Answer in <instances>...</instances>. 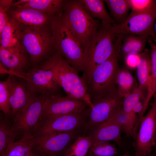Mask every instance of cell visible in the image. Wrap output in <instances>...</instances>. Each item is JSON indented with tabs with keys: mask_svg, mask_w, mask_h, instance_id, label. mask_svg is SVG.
<instances>
[{
	"mask_svg": "<svg viewBox=\"0 0 156 156\" xmlns=\"http://www.w3.org/2000/svg\"><path fill=\"white\" fill-rule=\"evenodd\" d=\"M113 24L102 23L84 53L81 77L86 88L96 68L109 58L121 44V41L113 31Z\"/></svg>",
	"mask_w": 156,
	"mask_h": 156,
	"instance_id": "obj_1",
	"label": "cell"
},
{
	"mask_svg": "<svg viewBox=\"0 0 156 156\" xmlns=\"http://www.w3.org/2000/svg\"><path fill=\"white\" fill-rule=\"evenodd\" d=\"M52 70L54 78L67 96L83 101L90 109L94 105L81 77L69 62L55 51L44 63Z\"/></svg>",
	"mask_w": 156,
	"mask_h": 156,
	"instance_id": "obj_2",
	"label": "cell"
},
{
	"mask_svg": "<svg viewBox=\"0 0 156 156\" xmlns=\"http://www.w3.org/2000/svg\"><path fill=\"white\" fill-rule=\"evenodd\" d=\"M53 46L78 72L82 71L84 53L83 49L63 20L60 12L53 17L50 25Z\"/></svg>",
	"mask_w": 156,
	"mask_h": 156,
	"instance_id": "obj_3",
	"label": "cell"
},
{
	"mask_svg": "<svg viewBox=\"0 0 156 156\" xmlns=\"http://www.w3.org/2000/svg\"><path fill=\"white\" fill-rule=\"evenodd\" d=\"M62 18L80 44L84 53L99 26L98 21L89 16L78 0L65 1Z\"/></svg>",
	"mask_w": 156,
	"mask_h": 156,
	"instance_id": "obj_4",
	"label": "cell"
},
{
	"mask_svg": "<svg viewBox=\"0 0 156 156\" xmlns=\"http://www.w3.org/2000/svg\"><path fill=\"white\" fill-rule=\"evenodd\" d=\"M18 25L21 43L33 63H38L55 51L50 26L34 27Z\"/></svg>",
	"mask_w": 156,
	"mask_h": 156,
	"instance_id": "obj_5",
	"label": "cell"
},
{
	"mask_svg": "<svg viewBox=\"0 0 156 156\" xmlns=\"http://www.w3.org/2000/svg\"><path fill=\"white\" fill-rule=\"evenodd\" d=\"M120 47L94 70L87 87V92L92 102L117 86V77L120 69L118 60Z\"/></svg>",
	"mask_w": 156,
	"mask_h": 156,
	"instance_id": "obj_6",
	"label": "cell"
},
{
	"mask_svg": "<svg viewBox=\"0 0 156 156\" xmlns=\"http://www.w3.org/2000/svg\"><path fill=\"white\" fill-rule=\"evenodd\" d=\"M156 19V8L143 12H131L121 23L113 24V29L115 34L122 37L133 34L145 37L148 42L152 41L156 37L153 29Z\"/></svg>",
	"mask_w": 156,
	"mask_h": 156,
	"instance_id": "obj_7",
	"label": "cell"
},
{
	"mask_svg": "<svg viewBox=\"0 0 156 156\" xmlns=\"http://www.w3.org/2000/svg\"><path fill=\"white\" fill-rule=\"evenodd\" d=\"M47 94L36 96L13 117V125L19 133L34 135L42 121L43 105Z\"/></svg>",
	"mask_w": 156,
	"mask_h": 156,
	"instance_id": "obj_8",
	"label": "cell"
},
{
	"mask_svg": "<svg viewBox=\"0 0 156 156\" xmlns=\"http://www.w3.org/2000/svg\"><path fill=\"white\" fill-rule=\"evenodd\" d=\"M139 123L138 131L132 143L135 156H147L150 155L156 141V107L153 103Z\"/></svg>",
	"mask_w": 156,
	"mask_h": 156,
	"instance_id": "obj_9",
	"label": "cell"
},
{
	"mask_svg": "<svg viewBox=\"0 0 156 156\" xmlns=\"http://www.w3.org/2000/svg\"><path fill=\"white\" fill-rule=\"evenodd\" d=\"M124 98L119 93L117 86L92 101L93 107L89 112L91 123L100 125L111 118L122 107Z\"/></svg>",
	"mask_w": 156,
	"mask_h": 156,
	"instance_id": "obj_10",
	"label": "cell"
},
{
	"mask_svg": "<svg viewBox=\"0 0 156 156\" xmlns=\"http://www.w3.org/2000/svg\"><path fill=\"white\" fill-rule=\"evenodd\" d=\"M87 106L83 101L69 96L47 94L43 105L42 120L56 116L84 112Z\"/></svg>",
	"mask_w": 156,
	"mask_h": 156,
	"instance_id": "obj_11",
	"label": "cell"
},
{
	"mask_svg": "<svg viewBox=\"0 0 156 156\" xmlns=\"http://www.w3.org/2000/svg\"><path fill=\"white\" fill-rule=\"evenodd\" d=\"M25 80L32 93L55 94L61 87L54 78L52 69L44 64L41 68H34L26 73Z\"/></svg>",
	"mask_w": 156,
	"mask_h": 156,
	"instance_id": "obj_12",
	"label": "cell"
},
{
	"mask_svg": "<svg viewBox=\"0 0 156 156\" xmlns=\"http://www.w3.org/2000/svg\"><path fill=\"white\" fill-rule=\"evenodd\" d=\"M84 112L67 114L44 119L35 131L34 136L72 131L81 125Z\"/></svg>",
	"mask_w": 156,
	"mask_h": 156,
	"instance_id": "obj_13",
	"label": "cell"
},
{
	"mask_svg": "<svg viewBox=\"0 0 156 156\" xmlns=\"http://www.w3.org/2000/svg\"><path fill=\"white\" fill-rule=\"evenodd\" d=\"M72 131L53 132L34 137V148L41 156H54L68 144L73 135Z\"/></svg>",
	"mask_w": 156,
	"mask_h": 156,
	"instance_id": "obj_14",
	"label": "cell"
},
{
	"mask_svg": "<svg viewBox=\"0 0 156 156\" xmlns=\"http://www.w3.org/2000/svg\"><path fill=\"white\" fill-rule=\"evenodd\" d=\"M7 81L11 108V116H14L25 107L35 97L14 76L10 75Z\"/></svg>",
	"mask_w": 156,
	"mask_h": 156,
	"instance_id": "obj_15",
	"label": "cell"
},
{
	"mask_svg": "<svg viewBox=\"0 0 156 156\" xmlns=\"http://www.w3.org/2000/svg\"><path fill=\"white\" fill-rule=\"evenodd\" d=\"M9 12L10 19L18 25L34 27L45 26L54 16L28 8H16Z\"/></svg>",
	"mask_w": 156,
	"mask_h": 156,
	"instance_id": "obj_16",
	"label": "cell"
},
{
	"mask_svg": "<svg viewBox=\"0 0 156 156\" xmlns=\"http://www.w3.org/2000/svg\"><path fill=\"white\" fill-rule=\"evenodd\" d=\"M0 46L10 51L26 55L20 41L19 26L10 18L0 33Z\"/></svg>",
	"mask_w": 156,
	"mask_h": 156,
	"instance_id": "obj_17",
	"label": "cell"
},
{
	"mask_svg": "<svg viewBox=\"0 0 156 156\" xmlns=\"http://www.w3.org/2000/svg\"><path fill=\"white\" fill-rule=\"evenodd\" d=\"M64 1L61 0H21L14 3L16 8H30L54 16L62 12Z\"/></svg>",
	"mask_w": 156,
	"mask_h": 156,
	"instance_id": "obj_18",
	"label": "cell"
},
{
	"mask_svg": "<svg viewBox=\"0 0 156 156\" xmlns=\"http://www.w3.org/2000/svg\"><path fill=\"white\" fill-rule=\"evenodd\" d=\"M139 55L140 59L136 68L138 87L147 96L151 67V50L146 49Z\"/></svg>",
	"mask_w": 156,
	"mask_h": 156,
	"instance_id": "obj_19",
	"label": "cell"
},
{
	"mask_svg": "<svg viewBox=\"0 0 156 156\" xmlns=\"http://www.w3.org/2000/svg\"><path fill=\"white\" fill-rule=\"evenodd\" d=\"M120 127L114 119L112 117L100 124L94 135V142H109L113 141L119 146L122 144Z\"/></svg>",
	"mask_w": 156,
	"mask_h": 156,
	"instance_id": "obj_20",
	"label": "cell"
},
{
	"mask_svg": "<svg viewBox=\"0 0 156 156\" xmlns=\"http://www.w3.org/2000/svg\"><path fill=\"white\" fill-rule=\"evenodd\" d=\"M0 63L11 71L23 73L27 64L26 55L12 52L0 47Z\"/></svg>",
	"mask_w": 156,
	"mask_h": 156,
	"instance_id": "obj_21",
	"label": "cell"
},
{
	"mask_svg": "<svg viewBox=\"0 0 156 156\" xmlns=\"http://www.w3.org/2000/svg\"><path fill=\"white\" fill-rule=\"evenodd\" d=\"M81 6L91 17L98 18L105 24H114V21L106 11L103 1L101 0H78Z\"/></svg>",
	"mask_w": 156,
	"mask_h": 156,
	"instance_id": "obj_22",
	"label": "cell"
},
{
	"mask_svg": "<svg viewBox=\"0 0 156 156\" xmlns=\"http://www.w3.org/2000/svg\"><path fill=\"white\" fill-rule=\"evenodd\" d=\"M34 138L33 135H24L19 141L9 144L1 156H25L34 148Z\"/></svg>",
	"mask_w": 156,
	"mask_h": 156,
	"instance_id": "obj_23",
	"label": "cell"
},
{
	"mask_svg": "<svg viewBox=\"0 0 156 156\" xmlns=\"http://www.w3.org/2000/svg\"><path fill=\"white\" fill-rule=\"evenodd\" d=\"M146 38L141 36L129 34L123 37L120 46V53L124 55L129 54H138L144 49Z\"/></svg>",
	"mask_w": 156,
	"mask_h": 156,
	"instance_id": "obj_24",
	"label": "cell"
},
{
	"mask_svg": "<svg viewBox=\"0 0 156 156\" xmlns=\"http://www.w3.org/2000/svg\"><path fill=\"white\" fill-rule=\"evenodd\" d=\"M146 97V96L137 87L131 93L124 98L122 109L129 117L132 126L134 129L137 127L138 120H137L136 114L132 112L133 107L137 102L140 101L142 99H143L144 102Z\"/></svg>",
	"mask_w": 156,
	"mask_h": 156,
	"instance_id": "obj_25",
	"label": "cell"
},
{
	"mask_svg": "<svg viewBox=\"0 0 156 156\" xmlns=\"http://www.w3.org/2000/svg\"><path fill=\"white\" fill-rule=\"evenodd\" d=\"M156 43V41L155 42ZM151 47V67L148 92L146 97L143 103V109L140 114L142 117L146 111L151 98L156 93V43L150 42Z\"/></svg>",
	"mask_w": 156,
	"mask_h": 156,
	"instance_id": "obj_26",
	"label": "cell"
},
{
	"mask_svg": "<svg viewBox=\"0 0 156 156\" xmlns=\"http://www.w3.org/2000/svg\"><path fill=\"white\" fill-rule=\"evenodd\" d=\"M19 133L7 118L1 116L0 120V156L4 152L8 145L14 142L16 136Z\"/></svg>",
	"mask_w": 156,
	"mask_h": 156,
	"instance_id": "obj_27",
	"label": "cell"
},
{
	"mask_svg": "<svg viewBox=\"0 0 156 156\" xmlns=\"http://www.w3.org/2000/svg\"><path fill=\"white\" fill-rule=\"evenodd\" d=\"M116 84L119 93L124 98L137 87L135 85L131 74L124 69L120 68L117 77Z\"/></svg>",
	"mask_w": 156,
	"mask_h": 156,
	"instance_id": "obj_28",
	"label": "cell"
},
{
	"mask_svg": "<svg viewBox=\"0 0 156 156\" xmlns=\"http://www.w3.org/2000/svg\"><path fill=\"white\" fill-rule=\"evenodd\" d=\"M93 143L90 137H79L67 149L63 156H86Z\"/></svg>",
	"mask_w": 156,
	"mask_h": 156,
	"instance_id": "obj_29",
	"label": "cell"
},
{
	"mask_svg": "<svg viewBox=\"0 0 156 156\" xmlns=\"http://www.w3.org/2000/svg\"><path fill=\"white\" fill-rule=\"evenodd\" d=\"M106 2L114 18L120 23L127 17L130 9L128 0H106Z\"/></svg>",
	"mask_w": 156,
	"mask_h": 156,
	"instance_id": "obj_30",
	"label": "cell"
},
{
	"mask_svg": "<svg viewBox=\"0 0 156 156\" xmlns=\"http://www.w3.org/2000/svg\"><path fill=\"white\" fill-rule=\"evenodd\" d=\"M117 150L113 144L109 142H93L90 149V156H116Z\"/></svg>",
	"mask_w": 156,
	"mask_h": 156,
	"instance_id": "obj_31",
	"label": "cell"
},
{
	"mask_svg": "<svg viewBox=\"0 0 156 156\" xmlns=\"http://www.w3.org/2000/svg\"><path fill=\"white\" fill-rule=\"evenodd\" d=\"M112 117L119 125L122 131L127 136L134 139L135 136L130 119L128 115L123 111L122 107Z\"/></svg>",
	"mask_w": 156,
	"mask_h": 156,
	"instance_id": "obj_32",
	"label": "cell"
},
{
	"mask_svg": "<svg viewBox=\"0 0 156 156\" xmlns=\"http://www.w3.org/2000/svg\"><path fill=\"white\" fill-rule=\"evenodd\" d=\"M0 109L8 117L11 116L9 91L6 80L0 82Z\"/></svg>",
	"mask_w": 156,
	"mask_h": 156,
	"instance_id": "obj_33",
	"label": "cell"
},
{
	"mask_svg": "<svg viewBox=\"0 0 156 156\" xmlns=\"http://www.w3.org/2000/svg\"><path fill=\"white\" fill-rule=\"evenodd\" d=\"M132 12H141L156 8V0H128Z\"/></svg>",
	"mask_w": 156,
	"mask_h": 156,
	"instance_id": "obj_34",
	"label": "cell"
},
{
	"mask_svg": "<svg viewBox=\"0 0 156 156\" xmlns=\"http://www.w3.org/2000/svg\"><path fill=\"white\" fill-rule=\"evenodd\" d=\"M139 59V54H129L126 56L125 61L128 66L134 68H136Z\"/></svg>",
	"mask_w": 156,
	"mask_h": 156,
	"instance_id": "obj_35",
	"label": "cell"
},
{
	"mask_svg": "<svg viewBox=\"0 0 156 156\" xmlns=\"http://www.w3.org/2000/svg\"><path fill=\"white\" fill-rule=\"evenodd\" d=\"M9 21L6 11L0 7V33Z\"/></svg>",
	"mask_w": 156,
	"mask_h": 156,
	"instance_id": "obj_36",
	"label": "cell"
},
{
	"mask_svg": "<svg viewBox=\"0 0 156 156\" xmlns=\"http://www.w3.org/2000/svg\"><path fill=\"white\" fill-rule=\"evenodd\" d=\"M143 103H142L140 101L137 102L134 106L132 109V112L136 114L138 113L139 115L141 113L143 109Z\"/></svg>",
	"mask_w": 156,
	"mask_h": 156,
	"instance_id": "obj_37",
	"label": "cell"
},
{
	"mask_svg": "<svg viewBox=\"0 0 156 156\" xmlns=\"http://www.w3.org/2000/svg\"><path fill=\"white\" fill-rule=\"evenodd\" d=\"M12 0H0V7L7 11L12 3Z\"/></svg>",
	"mask_w": 156,
	"mask_h": 156,
	"instance_id": "obj_38",
	"label": "cell"
},
{
	"mask_svg": "<svg viewBox=\"0 0 156 156\" xmlns=\"http://www.w3.org/2000/svg\"><path fill=\"white\" fill-rule=\"evenodd\" d=\"M34 149L29 151L25 156H41L36 150H34Z\"/></svg>",
	"mask_w": 156,
	"mask_h": 156,
	"instance_id": "obj_39",
	"label": "cell"
},
{
	"mask_svg": "<svg viewBox=\"0 0 156 156\" xmlns=\"http://www.w3.org/2000/svg\"><path fill=\"white\" fill-rule=\"evenodd\" d=\"M119 156H133V155L130 154L128 153H127L123 155H120Z\"/></svg>",
	"mask_w": 156,
	"mask_h": 156,
	"instance_id": "obj_40",
	"label": "cell"
},
{
	"mask_svg": "<svg viewBox=\"0 0 156 156\" xmlns=\"http://www.w3.org/2000/svg\"><path fill=\"white\" fill-rule=\"evenodd\" d=\"M153 96L154 98V100L153 103L155 105L156 107V93Z\"/></svg>",
	"mask_w": 156,
	"mask_h": 156,
	"instance_id": "obj_41",
	"label": "cell"
},
{
	"mask_svg": "<svg viewBox=\"0 0 156 156\" xmlns=\"http://www.w3.org/2000/svg\"><path fill=\"white\" fill-rule=\"evenodd\" d=\"M155 30H156V23L155 25ZM155 40H156V37L155 38V40H154V41H155Z\"/></svg>",
	"mask_w": 156,
	"mask_h": 156,
	"instance_id": "obj_42",
	"label": "cell"
},
{
	"mask_svg": "<svg viewBox=\"0 0 156 156\" xmlns=\"http://www.w3.org/2000/svg\"><path fill=\"white\" fill-rule=\"evenodd\" d=\"M154 146H155V149H156V142H155V145Z\"/></svg>",
	"mask_w": 156,
	"mask_h": 156,
	"instance_id": "obj_43",
	"label": "cell"
},
{
	"mask_svg": "<svg viewBox=\"0 0 156 156\" xmlns=\"http://www.w3.org/2000/svg\"><path fill=\"white\" fill-rule=\"evenodd\" d=\"M147 156H150V155H149Z\"/></svg>",
	"mask_w": 156,
	"mask_h": 156,
	"instance_id": "obj_44",
	"label": "cell"
}]
</instances>
